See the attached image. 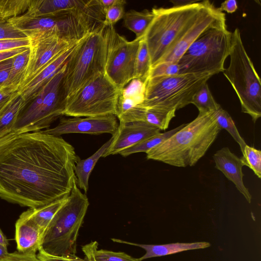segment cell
Here are the masks:
<instances>
[{
	"label": "cell",
	"instance_id": "cell-23",
	"mask_svg": "<svg viewBox=\"0 0 261 261\" xmlns=\"http://www.w3.org/2000/svg\"><path fill=\"white\" fill-rule=\"evenodd\" d=\"M112 140V137L103 144L89 158L81 160L78 158L74 166V173L76 175V185L86 194L88 190V182L90 175L95 164L100 158L108 148Z\"/></svg>",
	"mask_w": 261,
	"mask_h": 261
},
{
	"label": "cell",
	"instance_id": "cell-24",
	"mask_svg": "<svg viewBox=\"0 0 261 261\" xmlns=\"http://www.w3.org/2000/svg\"><path fill=\"white\" fill-rule=\"evenodd\" d=\"M67 197L63 198L42 206L29 208L22 214L36 224L43 234L48 224L65 202Z\"/></svg>",
	"mask_w": 261,
	"mask_h": 261
},
{
	"label": "cell",
	"instance_id": "cell-30",
	"mask_svg": "<svg viewBox=\"0 0 261 261\" xmlns=\"http://www.w3.org/2000/svg\"><path fill=\"white\" fill-rule=\"evenodd\" d=\"M175 111H164L144 107L139 115L138 121L151 124L161 130L168 128L170 122L175 116Z\"/></svg>",
	"mask_w": 261,
	"mask_h": 261
},
{
	"label": "cell",
	"instance_id": "cell-29",
	"mask_svg": "<svg viewBox=\"0 0 261 261\" xmlns=\"http://www.w3.org/2000/svg\"><path fill=\"white\" fill-rule=\"evenodd\" d=\"M150 58L146 42L142 38L140 39L136 58L134 79H139L146 82L151 70Z\"/></svg>",
	"mask_w": 261,
	"mask_h": 261
},
{
	"label": "cell",
	"instance_id": "cell-38",
	"mask_svg": "<svg viewBox=\"0 0 261 261\" xmlns=\"http://www.w3.org/2000/svg\"><path fill=\"white\" fill-rule=\"evenodd\" d=\"M30 46L29 38L14 39H0V51L20 48H28Z\"/></svg>",
	"mask_w": 261,
	"mask_h": 261
},
{
	"label": "cell",
	"instance_id": "cell-33",
	"mask_svg": "<svg viewBox=\"0 0 261 261\" xmlns=\"http://www.w3.org/2000/svg\"><path fill=\"white\" fill-rule=\"evenodd\" d=\"M213 112L218 125L221 129H225L230 134L240 145L242 153L245 146L247 144L240 135L230 115L221 107Z\"/></svg>",
	"mask_w": 261,
	"mask_h": 261
},
{
	"label": "cell",
	"instance_id": "cell-42",
	"mask_svg": "<svg viewBox=\"0 0 261 261\" xmlns=\"http://www.w3.org/2000/svg\"><path fill=\"white\" fill-rule=\"evenodd\" d=\"M13 35V29L11 24L0 18V39H9Z\"/></svg>",
	"mask_w": 261,
	"mask_h": 261
},
{
	"label": "cell",
	"instance_id": "cell-1",
	"mask_svg": "<svg viewBox=\"0 0 261 261\" xmlns=\"http://www.w3.org/2000/svg\"><path fill=\"white\" fill-rule=\"evenodd\" d=\"M78 158L60 136L41 130L17 135L0 153V197L35 208L68 197Z\"/></svg>",
	"mask_w": 261,
	"mask_h": 261
},
{
	"label": "cell",
	"instance_id": "cell-32",
	"mask_svg": "<svg viewBox=\"0 0 261 261\" xmlns=\"http://www.w3.org/2000/svg\"><path fill=\"white\" fill-rule=\"evenodd\" d=\"M191 103L196 107L199 112H213L221 107L212 95L207 82L202 85L194 94Z\"/></svg>",
	"mask_w": 261,
	"mask_h": 261
},
{
	"label": "cell",
	"instance_id": "cell-43",
	"mask_svg": "<svg viewBox=\"0 0 261 261\" xmlns=\"http://www.w3.org/2000/svg\"><path fill=\"white\" fill-rule=\"evenodd\" d=\"M238 9V4L236 0H226L223 2L219 10L221 12L225 11L228 13H232Z\"/></svg>",
	"mask_w": 261,
	"mask_h": 261
},
{
	"label": "cell",
	"instance_id": "cell-10",
	"mask_svg": "<svg viewBox=\"0 0 261 261\" xmlns=\"http://www.w3.org/2000/svg\"><path fill=\"white\" fill-rule=\"evenodd\" d=\"M7 21L28 38L47 34L71 41H79L89 33L103 27L86 17L70 14L48 16L24 14Z\"/></svg>",
	"mask_w": 261,
	"mask_h": 261
},
{
	"label": "cell",
	"instance_id": "cell-21",
	"mask_svg": "<svg viewBox=\"0 0 261 261\" xmlns=\"http://www.w3.org/2000/svg\"><path fill=\"white\" fill-rule=\"evenodd\" d=\"M112 240L114 242L134 245L144 249L146 251L145 254L138 258L141 261L147 258L165 256L187 250L204 249L211 246L210 243L207 242L150 245L131 243L116 239H112Z\"/></svg>",
	"mask_w": 261,
	"mask_h": 261
},
{
	"label": "cell",
	"instance_id": "cell-8",
	"mask_svg": "<svg viewBox=\"0 0 261 261\" xmlns=\"http://www.w3.org/2000/svg\"><path fill=\"white\" fill-rule=\"evenodd\" d=\"M65 69V65L23 107L13 128L14 133L20 135L47 129L64 115L65 99L62 83Z\"/></svg>",
	"mask_w": 261,
	"mask_h": 261
},
{
	"label": "cell",
	"instance_id": "cell-18",
	"mask_svg": "<svg viewBox=\"0 0 261 261\" xmlns=\"http://www.w3.org/2000/svg\"><path fill=\"white\" fill-rule=\"evenodd\" d=\"M79 41L75 45L56 57L34 77L19 88L17 91L22 97L24 106L30 101L43 87L65 65Z\"/></svg>",
	"mask_w": 261,
	"mask_h": 261
},
{
	"label": "cell",
	"instance_id": "cell-20",
	"mask_svg": "<svg viewBox=\"0 0 261 261\" xmlns=\"http://www.w3.org/2000/svg\"><path fill=\"white\" fill-rule=\"evenodd\" d=\"M42 236L37 225L21 214L15 223V239L18 251L36 254L40 249Z\"/></svg>",
	"mask_w": 261,
	"mask_h": 261
},
{
	"label": "cell",
	"instance_id": "cell-6",
	"mask_svg": "<svg viewBox=\"0 0 261 261\" xmlns=\"http://www.w3.org/2000/svg\"><path fill=\"white\" fill-rule=\"evenodd\" d=\"M229 66L223 71L238 96L243 113L254 123L261 117V82L238 28L231 32Z\"/></svg>",
	"mask_w": 261,
	"mask_h": 261
},
{
	"label": "cell",
	"instance_id": "cell-7",
	"mask_svg": "<svg viewBox=\"0 0 261 261\" xmlns=\"http://www.w3.org/2000/svg\"><path fill=\"white\" fill-rule=\"evenodd\" d=\"M231 32L225 23L208 29L188 48L178 61L180 73L218 74L224 70V62L229 56Z\"/></svg>",
	"mask_w": 261,
	"mask_h": 261
},
{
	"label": "cell",
	"instance_id": "cell-15",
	"mask_svg": "<svg viewBox=\"0 0 261 261\" xmlns=\"http://www.w3.org/2000/svg\"><path fill=\"white\" fill-rule=\"evenodd\" d=\"M27 14L48 16L70 14L103 24L105 13L99 0H31Z\"/></svg>",
	"mask_w": 261,
	"mask_h": 261
},
{
	"label": "cell",
	"instance_id": "cell-49",
	"mask_svg": "<svg viewBox=\"0 0 261 261\" xmlns=\"http://www.w3.org/2000/svg\"><path fill=\"white\" fill-rule=\"evenodd\" d=\"M7 247L4 246L0 244V258L8 254Z\"/></svg>",
	"mask_w": 261,
	"mask_h": 261
},
{
	"label": "cell",
	"instance_id": "cell-4",
	"mask_svg": "<svg viewBox=\"0 0 261 261\" xmlns=\"http://www.w3.org/2000/svg\"><path fill=\"white\" fill-rule=\"evenodd\" d=\"M106 56L105 27L79 41L65 65L62 83L65 101L85 85L105 73Z\"/></svg>",
	"mask_w": 261,
	"mask_h": 261
},
{
	"label": "cell",
	"instance_id": "cell-40",
	"mask_svg": "<svg viewBox=\"0 0 261 261\" xmlns=\"http://www.w3.org/2000/svg\"><path fill=\"white\" fill-rule=\"evenodd\" d=\"M37 255L41 261H91L86 257L82 259L76 255L61 256L50 255L41 250L38 251Z\"/></svg>",
	"mask_w": 261,
	"mask_h": 261
},
{
	"label": "cell",
	"instance_id": "cell-45",
	"mask_svg": "<svg viewBox=\"0 0 261 261\" xmlns=\"http://www.w3.org/2000/svg\"><path fill=\"white\" fill-rule=\"evenodd\" d=\"M99 2L103 12L104 10L111 7L120 4L126 3L125 1L124 0H99Z\"/></svg>",
	"mask_w": 261,
	"mask_h": 261
},
{
	"label": "cell",
	"instance_id": "cell-14",
	"mask_svg": "<svg viewBox=\"0 0 261 261\" xmlns=\"http://www.w3.org/2000/svg\"><path fill=\"white\" fill-rule=\"evenodd\" d=\"M29 38L30 55L20 87L34 77L56 57L79 41H69L55 35L47 34L33 36Z\"/></svg>",
	"mask_w": 261,
	"mask_h": 261
},
{
	"label": "cell",
	"instance_id": "cell-34",
	"mask_svg": "<svg viewBox=\"0 0 261 261\" xmlns=\"http://www.w3.org/2000/svg\"><path fill=\"white\" fill-rule=\"evenodd\" d=\"M146 82L134 79L120 90V95L129 98L142 105L145 98Z\"/></svg>",
	"mask_w": 261,
	"mask_h": 261
},
{
	"label": "cell",
	"instance_id": "cell-25",
	"mask_svg": "<svg viewBox=\"0 0 261 261\" xmlns=\"http://www.w3.org/2000/svg\"><path fill=\"white\" fill-rule=\"evenodd\" d=\"M30 55V47L13 59L8 80L1 91L11 94L17 91L21 84Z\"/></svg>",
	"mask_w": 261,
	"mask_h": 261
},
{
	"label": "cell",
	"instance_id": "cell-5",
	"mask_svg": "<svg viewBox=\"0 0 261 261\" xmlns=\"http://www.w3.org/2000/svg\"><path fill=\"white\" fill-rule=\"evenodd\" d=\"M202 4L203 1L152 9L153 18L143 37L148 47L151 68L159 63L190 25Z\"/></svg>",
	"mask_w": 261,
	"mask_h": 261
},
{
	"label": "cell",
	"instance_id": "cell-9",
	"mask_svg": "<svg viewBox=\"0 0 261 261\" xmlns=\"http://www.w3.org/2000/svg\"><path fill=\"white\" fill-rule=\"evenodd\" d=\"M212 76L208 74L182 73L149 78L142 106L147 109L176 111L191 103L194 94Z\"/></svg>",
	"mask_w": 261,
	"mask_h": 261
},
{
	"label": "cell",
	"instance_id": "cell-46",
	"mask_svg": "<svg viewBox=\"0 0 261 261\" xmlns=\"http://www.w3.org/2000/svg\"><path fill=\"white\" fill-rule=\"evenodd\" d=\"M17 135H18L14 134L0 139V153L9 145Z\"/></svg>",
	"mask_w": 261,
	"mask_h": 261
},
{
	"label": "cell",
	"instance_id": "cell-36",
	"mask_svg": "<svg viewBox=\"0 0 261 261\" xmlns=\"http://www.w3.org/2000/svg\"><path fill=\"white\" fill-rule=\"evenodd\" d=\"M180 73L178 62H165L158 64L151 68L148 78L171 76Z\"/></svg>",
	"mask_w": 261,
	"mask_h": 261
},
{
	"label": "cell",
	"instance_id": "cell-37",
	"mask_svg": "<svg viewBox=\"0 0 261 261\" xmlns=\"http://www.w3.org/2000/svg\"><path fill=\"white\" fill-rule=\"evenodd\" d=\"M125 4L126 3L120 4L104 10V27H114L115 23L123 18L125 13L124 7Z\"/></svg>",
	"mask_w": 261,
	"mask_h": 261
},
{
	"label": "cell",
	"instance_id": "cell-13",
	"mask_svg": "<svg viewBox=\"0 0 261 261\" xmlns=\"http://www.w3.org/2000/svg\"><path fill=\"white\" fill-rule=\"evenodd\" d=\"M225 22L224 13L219 11L209 1H203L202 6L193 21L159 63L177 62L190 45L203 32L211 27Z\"/></svg>",
	"mask_w": 261,
	"mask_h": 261
},
{
	"label": "cell",
	"instance_id": "cell-44",
	"mask_svg": "<svg viewBox=\"0 0 261 261\" xmlns=\"http://www.w3.org/2000/svg\"><path fill=\"white\" fill-rule=\"evenodd\" d=\"M27 48H20L0 51V62L13 58Z\"/></svg>",
	"mask_w": 261,
	"mask_h": 261
},
{
	"label": "cell",
	"instance_id": "cell-27",
	"mask_svg": "<svg viewBox=\"0 0 261 261\" xmlns=\"http://www.w3.org/2000/svg\"><path fill=\"white\" fill-rule=\"evenodd\" d=\"M98 245L96 241H94L82 247L86 258L91 261H141L124 252L98 250Z\"/></svg>",
	"mask_w": 261,
	"mask_h": 261
},
{
	"label": "cell",
	"instance_id": "cell-41",
	"mask_svg": "<svg viewBox=\"0 0 261 261\" xmlns=\"http://www.w3.org/2000/svg\"><path fill=\"white\" fill-rule=\"evenodd\" d=\"M13 57V58H14ZM13 58L0 62V90L6 84L10 72Z\"/></svg>",
	"mask_w": 261,
	"mask_h": 261
},
{
	"label": "cell",
	"instance_id": "cell-16",
	"mask_svg": "<svg viewBox=\"0 0 261 261\" xmlns=\"http://www.w3.org/2000/svg\"><path fill=\"white\" fill-rule=\"evenodd\" d=\"M118 125L117 117L113 114L84 118L63 117L56 127L41 132L56 136L71 133L91 135L108 133L113 135Z\"/></svg>",
	"mask_w": 261,
	"mask_h": 261
},
{
	"label": "cell",
	"instance_id": "cell-26",
	"mask_svg": "<svg viewBox=\"0 0 261 261\" xmlns=\"http://www.w3.org/2000/svg\"><path fill=\"white\" fill-rule=\"evenodd\" d=\"M153 18L151 10L137 11L130 10L125 12L123 17V26L132 31L136 39H142Z\"/></svg>",
	"mask_w": 261,
	"mask_h": 261
},
{
	"label": "cell",
	"instance_id": "cell-28",
	"mask_svg": "<svg viewBox=\"0 0 261 261\" xmlns=\"http://www.w3.org/2000/svg\"><path fill=\"white\" fill-rule=\"evenodd\" d=\"M185 125V124H182L168 132L163 133H160L149 139L120 151L118 154L123 156H127L135 153L141 152L146 153L150 149L161 144L169 138L176 132L181 128Z\"/></svg>",
	"mask_w": 261,
	"mask_h": 261
},
{
	"label": "cell",
	"instance_id": "cell-48",
	"mask_svg": "<svg viewBox=\"0 0 261 261\" xmlns=\"http://www.w3.org/2000/svg\"><path fill=\"white\" fill-rule=\"evenodd\" d=\"M0 244L7 247L9 245V241L3 233L2 230L0 229Z\"/></svg>",
	"mask_w": 261,
	"mask_h": 261
},
{
	"label": "cell",
	"instance_id": "cell-22",
	"mask_svg": "<svg viewBox=\"0 0 261 261\" xmlns=\"http://www.w3.org/2000/svg\"><path fill=\"white\" fill-rule=\"evenodd\" d=\"M24 106L23 100L18 91L11 94L1 105L0 139L15 134L13 128Z\"/></svg>",
	"mask_w": 261,
	"mask_h": 261
},
{
	"label": "cell",
	"instance_id": "cell-31",
	"mask_svg": "<svg viewBox=\"0 0 261 261\" xmlns=\"http://www.w3.org/2000/svg\"><path fill=\"white\" fill-rule=\"evenodd\" d=\"M31 0H0V18L4 20L19 17L29 10Z\"/></svg>",
	"mask_w": 261,
	"mask_h": 261
},
{
	"label": "cell",
	"instance_id": "cell-50",
	"mask_svg": "<svg viewBox=\"0 0 261 261\" xmlns=\"http://www.w3.org/2000/svg\"><path fill=\"white\" fill-rule=\"evenodd\" d=\"M11 94L6 93L0 90V106L2 102L7 98Z\"/></svg>",
	"mask_w": 261,
	"mask_h": 261
},
{
	"label": "cell",
	"instance_id": "cell-47",
	"mask_svg": "<svg viewBox=\"0 0 261 261\" xmlns=\"http://www.w3.org/2000/svg\"><path fill=\"white\" fill-rule=\"evenodd\" d=\"M173 4V6H182L198 2L196 1L191 0H174L170 1Z\"/></svg>",
	"mask_w": 261,
	"mask_h": 261
},
{
	"label": "cell",
	"instance_id": "cell-11",
	"mask_svg": "<svg viewBox=\"0 0 261 261\" xmlns=\"http://www.w3.org/2000/svg\"><path fill=\"white\" fill-rule=\"evenodd\" d=\"M120 92L105 73L101 74L66 100L64 115L73 117L116 115Z\"/></svg>",
	"mask_w": 261,
	"mask_h": 261
},
{
	"label": "cell",
	"instance_id": "cell-19",
	"mask_svg": "<svg viewBox=\"0 0 261 261\" xmlns=\"http://www.w3.org/2000/svg\"><path fill=\"white\" fill-rule=\"evenodd\" d=\"M213 159L215 167L232 181L247 201L251 203L252 196L243 183L242 167L244 165L241 159L231 152L227 147L217 150L214 154Z\"/></svg>",
	"mask_w": 261,
	"mask_h": 261
},
{
	"label": "cell",
	"instance_id": "cell-35",
	"mask_svg": "<svg viewBox=\"0 0 261 261\" xmlns=\"http://www.w3.org/2000/svg\"><path fill=\"white\" fill-rule=\"evenodd\" d=\"M241 158L244 165L248 167L259 178H261V151L246 145Z\"/></svg>",
	"mask_w": 261,
	"mask_h": 261
},
{
	"label": "cell",
	"instance_id": "cell-12",
	"mask_svg": "<svg viewBox=\"0 0 261 261\" xmlns=\"http://www.w3.org/2000/svg\"><path fill=\"white\" fill-rule=\"evenodd\" d=\"M106 56L105 73L120 90L134 79L136 58L140 39L127 40L114 27H105Z\"/></svg>",
	"mask_w": 261,
	"mask_h": 261
},
{
	"label": "cell",
	"instance_id": "cell-2",
	"mask_svg": "<svg viewBox=\"0 0 261 261\" xmlns=\"http://www.w3.org/2000/svg\"><path fill=\"white\" fill-rule=\"evenodd\" d=\"M221 130L213 112H199L193 121L148 150L146 158L175 167L193 166L204 156Z\"/></svg>",
	"mask_w": 261,
	"mask_h": 261
},
{
	"label": "cell",
	"instance_id": "cell-17",
	"mask_svg": "<svg viewBox=\"0 0 261 261\" xmlns=\"http://www.w3.org/2000/svg\"><path fill=\"white\" fill-rule=\"evenodd\" d=\"M160 131L159 128L143 121L120 122L102 157L118 154L122 150L159 134Z\"/></svg>",
	"mask_w": 261,
	"mask_h": 261
},
{
	"label": "cell",
	"instance_id": "cell-39",
	"mask_svg": "<svg viewBox=\"0 0 261 261\" xmlns=\"http://www.w3.org/2000/svg\"><path fill=\"white\" fill-rule=\"evenodd\" d=\"M0 261H41L37 254H27L15 251L8 253L0 258Z\"/></svg>",
	"mask_w": 261,
	"mask_h": 261
},
{
	"label": "cell",
	"instance_id": "cell-3",
	"mask_svg": "<svg viewBox=\"0 0 261 261\" xmlns=\"http://www.w3.org/2000/svg\"><path fill=\"white\" fill-rule=\"evenodd\" d=\"M89 202L76 179L65 202L57 212L42 236L39 250L56 256L76 255V240Z\"/></svg>",
	"mask_w": 261,
	"mask_h": 261
}]
</instances>
